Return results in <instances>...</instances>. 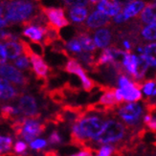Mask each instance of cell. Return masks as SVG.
<instances>
[{"mask_svg":"<svg viewBox=\"0 0 156 156\" xmlns=\"http://www.w3.org/2000/svg\"><path fill=\"white\" fill-rule=\"evenodd\" d=\"M113 1L116 2L118 5H120L122 8H123V7L127 6L129 3H131L132 1H134V0H113Z\"/></svg>","mask_w":156,"mask_h":156,"instance_id":"cell-40","label":"cell"},{"mask_svg":"<svg viewBox=\"0 0 156 156\" xmlns=\"http://www.w3.org/2000/svg\"><path fill=\"white\" fill-rule=\"evenodd\" d=\"M12 126L16 137L21 138L28 143L40 136L46 128L45 124L38 117H19L13 120Z\"/></svg>","mask_w":156,"mask_h":156,"instance_id":"cell-3","label":"cell"},{"mask_svg":"<svg viewBox=\"0 0 156 156\" xmlns=\"http://www.w3.org/2000/svg\"><path fill=\"white\" fill-rule=\"evenodd\" d=\"M5 52L7 55V58L9 59H16L19 56H21L23 52H22V47L21 44L17 40H12V41H7L3 43Z\"/></svg>","mask_w":156,"mask_h":156,"instance_id":"cell-17","label":"cell"},{"mask_svg":"<svg viewBox=\"0 0 156 156\" xmlns=\"http://www.w3.org/2000/svg\"><path fill=\"white\" fill-rule=\"evenodd\" d=\"M65 49L68 50L69 52H71L72 54H75V55H79V54H80L81 52H83L80 44L76 37H73L72 39H70L69 41L66 43Z\"/></svg>","mask_w":156,"mask_h":156,"instance_id":"cell-28","label":"cell"},{"mask_svg":"<svg viewBox=\"0 0 156 156\" xmlns=\"http://www.w3.org/2000/svg\"><path fill=\"white\" fill-rule=\"evenodd\" d=\"M115 110L118 117L128 126L140 125L145 115V107L140 103H126L118 105Z\"/></svg>","mask_w":156,"mask_h":156,"instance_id":"cell-5","label":"cell"},{"mask_svg":"<svg viewBox=\"0 0 156 156\" xmlns=\"http://www.w3.org/2000/svg\"><path fill=\"white\" fill-rule=\"evenodd\" d=\"M94 156H106V155H103V154H100V153H96Z\"/></svg>","mask_w":156,"mask_h":156,"instance_id":"cell-42","label":"cell"},{"mask_svg":"<svg viewBox=\"0 0 156 156\" xmlns=\"http://www.w3.org/2000/svg\"><path fill=\"white\" fill-rule=\"evenodd\" d=\"M75 37L78 39V41L80 42L81 49H83V52L94 54L95 52L97 51V47L94 43V40L85 32L79 33L77 35V37Z\"/></svg>","mask_w":156,"mask_h":156,"instance_id":"cell-18","label":"cell"},{"mask_svg":"<svg viewBox=\"0 0 156 156\" xmlns=\"http://www.w3.org/2000/svg\"><path fill=\"white\" fill-rule=\"evenodd\" d=\"M0 76L2 79L8 80L12 84L21 87L26 86L29 83V79L21 71H19L13 65L9 63L0 65Z\"/></svg>","mask_w":156,"mask_h":156,"instance_id":"cell-7","label":"cell"},{"mask_svg":"<svg viewBox=\"0 0 156 156\" xmlns=\"http://www.w3.org/2000/svg\"><path fill=\"white\" fill-rule=\"evenodd\" d=\"M113 21L115 23H117V24H122V23H124L125 21H126V17L124 16L123 12H121L118 13V15L115 16L114 18H113Z\"/></svg>","mask_w":156,"mask_h":156,"instance_id":"cell-38","label":"cell"},{"mask_svg":"<svg viewBox=\"0 0 156 156\" xmlns=\"http://www.w3.org/2000/svg\"><path fill=\"white\" fill-rule=\"evenodd\" d=\"M7 62V55L5 52V48L3 43H0V65L6 63Z\"/></svg>","mask_w":156,"mask_h":156,"instance_id":"cell-37","label":"cell"},{"mask_svg":"<svg viewBox=\"0 0 156 156\" xmlns=\"http://www.w3.org/2000/svg\"><path fill=\"white\" fill-rule=\"evenodd\" d=\"M0 80H1V79H0Z\"/></svg>","mask_w":156,"mask_h":156,"instance_id":"cell-44","label":"cell"},{"mask_svg":"<svg viewBox=\"0 0 156 156\" xmlns=\"http://www.w3.org/2000/svg\"><path fill=\"white\" fill-rule=\"evenodd\" d=\"M141 21L147 24L155 23V3L146 4L144 10L141 12Z\"/></svg>","mask_w":156,"mask_h":156,"instance_id":"cell-21","label":"cell"},{"mask_svg":"<svg viewBox=\"0 0 156 156\" xmlns=\"http://www.w3.org/2000/svg\"><path fill=\"white\" fill-rule=\"evenodd\" d=\"M42 13L47 17V22L51 26L55 27L56 29L59 30L69 26V21L66 18L64 12L62 8H44L41 7Z\"/></svg>","mask_w":156,"mask_h":156,"instance_id":"cell-9","label":"cell"},{"mask_svg":"<svg viewBox=\"0 0 156 156\" xmlns=\"http://www.w3.org/2000/svg\"><path fill=\"white\" fill-rule=\"evenodd\" d=\"M8 26L7 24L5 17H4V10H3V3L0 2V29L4 28V27Z\"/></svg>","mask_w":156,"mask_h":156,"instance_id":"cell-36","label":"cell"},{"mask_svg":"<svg viewBox=\"0 0 156 156\" xmlns=\"http://www.w3.org/2000/svg\"><path fill=\"white\" fill-rule=\"evenodd\" d=\"M47 143L52 145V146H55V145H59L62 143V136L59 135V133L58 131H53L48 137V141Z\"/></svg>","mask_w":156,"mask_h":156,"instance_id":"cell-33","label":"cell"},{"mask_svg":"<svg viewBox=\"0 0 156 156\" xmlns=\"http://www.w3.org/2000/svg\"><path fill=\"white\" fill-rule=\"evenodd\" d=\"M12 64L19 71L30 70V67H31V63H30L29 58H27L25 55H23V54L21 56H19L18 58H16V59H13Z\"/></svg>","mask_w":156,"mask_h":156,"instance_id":"cell-24","label":"cell"},{"mask_svg":"<svg viewBox=\"0 0 156 156\" xmlns=\"http://www.w3.org/2000/svg\"><path fill=\"white\" fill-rule=\"evenodd\" d=\"M12 138L7 135H0V154L10 151L12 147Z\"/></svg>","mask_w":156,"mask_h":156,"instance_id":"cell-26","label":"cell"},{"mask_svg":"<svg viewBox=\"0 0 156 156\" xmlns=\"http://www.w3.org/2000/svg\"><path fill=\"white\" fill-rule=\"evenodd\" d=\"M123 47L125 48V52H129L130 53V51L132 49V44H131V42L129 41V40L125 39V40H123Z\"/></svg>","mask_w":156,"mask_h":156,"instance_id":"cell-39","label":"cell"},{"mask_svg":"<svg viewBox=\"0 0 156 156\" xmlns=\"http://www.w3.org/2000/svg\"><path fill=\"white\" fill-rule=\"evenodd\" d=\"M105 120L100 112L83 113L73 123L71 129L72 143L83 147L88 143H91L103 129Z\"/></svg>","mask_w":156,"mask_h":156,"instance_id":"cell-1","label":"cell"},{"mask_svg":"<svg viewBox=\"0 0 156 156\" xmlns=\"http://www.w3.org/2000/svg\"><path fill=\"white\" fill-rule=\"evenodd\" d=\"M18 96V91L11 83L4 79L0 80V101H11Z\"/></svg>","mask_w":156,"mask_h":156,"instance_id":"cell-14","label":"cell"},{"mask_svg":"<svg viewBox=\"0 0 156 156\" xmlns=\"http://www.w3.org/2000/svg\"><path fill=\"white\" fill-rule=\"evenodd\" d=\"M101 1V0H88V2H89L90 5H95V4H97Z\"/></svg>","mask_w":156,"mask_h":156,"instance_id":"cell-41","label":"cell"},{"mask_svg":"<svg viewBox=\"0 0 156 156\" xmlns=\"http://www.w3.org/2000/svg\"><path fill=\"white\" fill-rule=\"evenodd\" d=\"M28 58L30 60V63L32 64L33 72L35 73L37 78L39 80H46L47 77H48L50 69L43 58L31 53L28 56Z\"/></svg>","mask_w":156,"mask_h":156,"instance_id":"cell-11","label":"cell"},{"mask_svg":"<svg viewBox=\"0 0 156 156\" xmlns=\"http://www.w3.org/2000/svg\"><path fill=\"white\" fill-rule=\"evenodd\" d=\"M111 22L109 16H105L100 11H94L91 15L88 16L86 20V27L89 29H97L103 28L105 26H108Z\"/></svg>","mask_w":156,"mask_h":156,"instance_id":"cell-12","label":"cell"},{"mask_svg":"<svg viewBox=\"0 0 156 156\" xmlns=\"http://www.w3.org/2000/svg\"><path fill=\"white\" fill-rule=\"evenodd\" d=\"M47 156H55V155H50V153H48V154H47Z\"/></svg>","mask_w":156,"mask_h":156,"instance_id":"cell-43","label":"cell"},{"mask_svg":"<svg viewBox=\"0 0 156 156\" xmlns=\"http://www.w3.org/2000/svg\"><path fill=\"white\" fill-rule=\"evenodd\" d=\"M141 91L147 98L153 99L155 97V80H147L143 84H141Z\"/></svg>","mask_w":156,"mask_h":156,"instance_id":"cell-23","label":"cell"},{"mask_svg":"<svg viewBox=\"0 0 156 156\" xmlns=\"http://www.w3.org/2000/svg\"><path fill=\"white\" fill-rule=\"evenodd\" d=\"M142 36L146 40H148V41H154L155 40V23L153 24H150L147 25L146 27H144L143 30H142Z\"/></svg>","mask_w":156,"mask_h":156,"instance_id":"cell-27","label":"cell"},{"mask_svg":"<svg viewBox=\"0 0 156 156\" xmlns=\"http://www.w3.org/2000/svg\"><path fill=\"white\" fill-rule=\"evenodd\" d=\"M70 156H93V150L91 147H84L83 150L77 153H74Z\"/></svg>","mask_w":156,"mask_h":156,"instance_id":"cell-35","label":"cell"},{"mask_svg":"<svg viewBox=\"0 0 156 156\" xmlns=\"http://www.w3.org/2000/svg\"><path fill=\"white\" fill-rule=\"evenodd\" d=\"M16 108L20 117H39L37 100L32 95H21L18 99Z\"/></svg>","mask_w":156,"mask_h":156,"instance_id":"cell-8","label":"cell"},{"mask_svg":"<svg viewBox=\"0 0 156 156\" xmlns=\"http://www.w3.org/2000/svg\"><path fill=\"white\" fill-rule=\"evenodd\" d=\"M47 145H48V143H47V141L43 138H37L34 141L30 142L31 150L37 151L43 150V148H45L47 147Z\"/></svg>","mask_w":156,"mask_h":156,"instance_id":"cell-29","label":"cell"},{"mask_svg":"<svg viewBox=\"0 0 156 156\" xmlns=\"http://www.w3.org/2000/svg\"><path fill=\"white\" fill-rule=\"evenodd\" d=\"M20 117L18 109L15 106L5 105L0 107V118L3 120H16Z\"/></svg>","mask_w":156,"mask_h":156,"instance_id":"cell-22","label":"cell"},{"mask_svg":"<svg viewBox=\"0 0 156 156\" xmlns=\"http://www.w3.org/2000/svg\"><path fill=\"white\" fill-rule=\"evenodd\" d=\"M12 146H13V153H16L19 156H22L24 153H26L27 147H27V144L22 140H19V141L16 142Z\"/></svg>","mask_w":156,"mask_h":156,"instance_id":"cell-30","label":"cell"},{"mask_svg":"<svg viewBox=\"0 0 156 156\" xmlns=\"http://www.w3.org/2000/svg\"><path fill=\"white\" fill-rule=\"evenodd\" d=\"M98 11L105 13L107 16H115L122 12V7L113 0H101L98 3Z\"/></svg>","mask_w":156,"mask_h":156,"instance_id":"cell-15","label":"cell"},{"mask_svg":"<svg viewBox=\"0 0 156 156\" xmlns=\"http://www.w3.org/2000/svg\"><path fill=\"white\" fill-rule=\"evenodd\" d=\"M4 17L8 25L25 23L37 15L36 7L29 0L3 1Z\"/></svg>","mask_w":156,"mask_h":156,"instance_id":"cell-2","label":"cell"},{"mask_svg":"<svg viewBox=\"0 0 156 156\" xmlns=\"http://www.w3.org/2000/svg\"><path fill=\"white\" fill-rule=\"evenodd\" d=\"M122 96H123V101L126 103H138L139 101L143 99V93L141 91V84L138 83H135L132 80L127 85L119 88Z\"/></svg>","mask_w":156,"mask_h":156,"instance_id":"cell-10","label":"cell"},{"mask_svg":"<svg viewBox=\"0 0 156 156\" xmlns=\"http://www.w3.org/2000/svg\"><path fill=\"white\" fill-rule=\"evenodd\" d=\"M145 7L146 3L144 1H142V0H134V1L129 3L127 6H126L124 11L122 12H123L126 19L127 20L128 18L138 16V13H141V12L144 10Z\"/></svg>","mask_w":156,"mask_h":156,"instance_id":"cell-19","label":"cell"},{"mask_svg":"<svg viewBox=\"0 0 156 156\" xmlns=\"http://www.w3.org/2000/svg\"><path fill=\"white\" fill-rule=\"evenodd\" d=\"M127 134L125 124L117 119H106L103 129L91 143L97 146L114 145L123 141Z\"/></svg>","mask_w":156,"mask_h":156,"instance_id":"cell-4","label":"cell"},{"mask_svg":"<svg viewBox=\"0 0 156 156\" xmlns=\"http://www.w3.org/2000/svg\"><path fill=\"white\" fill-rule=\"evenodd\" d=\"M154 109H150L147 110V113H145L143 117V124L150 129L151 132H155L156 129V119L155 115L153 114Z\"/></svg>","mask_w":156,"mask_h":156,"instance_id":"cell-25","label":"cell"},{"mask_svg":"<svg viewBox=\"0 0 156 156\" xmlns=\"http://www.w3.org/2000/svg\"><path fill=\"white\" fill-rule=\"evenodd\" d=\"M65 70H66V72L73 74V75H75L80 78L81 85H83V88L85 91L89 92L94 88V86H95L94 81L88 77V75L86 74V71L84 70L83 65L80 63L78 59H76V58L68 59V62H67V63L65 65Z\"/></svg>","mask_w":156,"mask_h":156,"instance_id":"cell-6","label":"cell"},{"mask_svg":"<svg viewBox=\"0 0 156 156\" xmlns=\"http://www.w3.org/2000/svg\"><path fill=\"white\" fill-rule=\"evenodd\" d=\"M63 2L67 7L74 8V7H89L90 4L88 2V0H63Z\"/></svg>","mask_w":156,"mask_h":156,"instance_id":"cell-31","label":"cell"},{"mask_svg":"<svg viewBox=\"0 0 156 156\" xmlns=\"http://www.w3.org/2000/svg\"><path fill=\"white\" fill-rule=\"evenodd\" d=\"M28 44L33 54H35V55L39 57H42L44 55V48L40 42H31Z\"/></svg>","mask_w":156,"mask_h":156,"instance_id":"cell-32","label":"cell"},{"mask_svg":"<svg viewBox=\"0 0 156 156\" xmlns=\"http://www.w3.org/2000/svg\"><path fill=\"white\" fill-rule=\"evenodd\" d=\"M142 55L154 57V55H155V42H151L150 44L143 46V54H142Z\"/></svg>","mask_w":156,"mask_h":156,"instance_id":"cell-34","label":"cell"},{"mask_svg":"<svg viewBox=\"0 0 156 156\" xmlns=\"http://www.w3.org/2000/svg\"><path fill=\"white\" fill-rule=\"evenodd\" d=\"M88 9L84 7H74L68 10V16L75 24H80L87 18Z\"/></svg>","mask_w":156,"mask_h":156,"instance_id":"cell-20","label":"cell"},{"mask_svg":"<svg viewBox=\"0 0 156 156\" xmlns=\"http://www.w3.org/2000/svg\"><path fill=\"white\" fill-rule=\"evenodd\" d=\"M45 27L39 26H27L22 32V35L28 37L32 42H40L44 37Z\"/></svg>","mask_w":156,"mask_h":156,"instance_id":"cell-16","label":"cell"},{"mask_svg":"<svg viewBox=\"0 0 156 156\" xmlns=\"http://www.w3.org/2000/svg\"><path fill=\"white\" fill-rule=\"evenodd\" d=\"M94 43L99 49H105L110 46L112 42L111 31L107 28H100L94 34Z\"/></svg>","mask_w":156,"mask_h":156,"instance_id":"cell-13","label":"cell"}]
</instances>
